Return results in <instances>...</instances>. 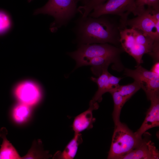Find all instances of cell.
I'll return each instance as SVG.
<instances>
[{"label":"cell","mask_w":159,"mask_h":159,"mask_svg":"<svg viewBox=\"0 0 159 159\" xmlns=\"http://www.w3.org/2000/svg\"><path fill=\"white\" fill-rule=\"evenodd\" d=\"M82 18L77 31L81 44L109 43L115 45L120 43V27L107 18L102 16Z\"/></svg>","instance_id":"1"},{"label":"cell","mask_w":159,"mask_h":159,"mask_svg":"<svg viewBox=\"0 0 159 159\" xmlns=\"http://www.w3.org/2000/svg\"><path fill=\"white\" fill-rule=\"evenodd\" d=\"M142 139L138 138L125 124L121 122L115 126L107 158L121 159L135 148Z\"/></svg>","instance_id":"2"},{"label":"cell","mask_w":159,"mask_h":159,"mask_svg":"<svg viewBox=\"0 0 159 159\" xmlns=\"http://www.w3.org/2000/svg\"><path fill=\"white\" fill-rule=\"evenodd\" d=\"M77 3L75 0H49L44 6L36 9L34 14H47L53 16L54 20L50 29L54 32L74 15L77 11Z\"/></svg>","instance_id":"3"},{"label":"cell","mask_w":159,"mask_h":159,"mask_svg":"<svg viewBox=\"0 0 159 159\" xmlns=\"http://www.w3.org/2000/svg\"><path fill=\"white\" fill-rule=\"evenodd\" d=\"M135 0H107L106 2L95 7L89 14L93 18H98L107 14L117 15L120 18L121 29L126 27V23L130 13L137 16Z\"/></svg>","instance_id":"4"},{"label":"cell","mask_w":159,"mask_h":159,"mask_svg":"<svg viewBox=\"0 0 159 159\" xmlns=\"http://www.w3.org/2000/svg\"><path fill=\"white\" fill-rule=\"evenodd\" d=\"M121 50L109 43L82 44L76 51L69 55L77 64L85 60L98 57H111L118 58Z\"/></svg>","instance_id":"5"},{"label":"cell","mask_w":159,"mask_h":159,"mask_svg":"<svg viewBox=\"0 0 159 159\" xmlns=\"http://www.w3.org/2000/svg\"><path fill=\"white\" fill-rule=\"evenodd\" d=\"M137 17L127 20L126 26L137 29L142 32L155 41L159 40V22L154 19L150 9L148 7Z\"/></svg>","instance_id":"6"},{"label":"cell","mask_w":159,"mask_h":159,"mask_svg":"<svg viewBox=\"0 0 159 159\" xmlns=\"http://www.w3.org/2000/svg\"><path fill=\"white\" fill-rule=\"evenodd\" d=\"M120 42L122 49L135 59L137 65L143 62L142 58L144 54H149L151 52L149 48L136 42L132 28L120 29Z\"/></svg>","instance_id":"7"},{"label":"cell","mask_w":159,"mask_h":159,"mask_svg":"<svg viewBox=\"0 0 159 159\" xmlns=\"http://www.w3.org/2000/svg\"><path fill=\"white\" fill-rule=\"evenodd\" d=\"M14 93L21 103L29 106L37 104L41 96L38 86L29 81L24 82L18 85L15 88Z\"/></svg>","instance_id":"8"},{"label":"cell","mask_w":159,"mask_h":159,"mask_svg":"<svg viewBox=\"0 0 159 159\" xmlns=\"http://www.w3.org/2000/svg\"><path fill=\"white\" fill-rule=\"evenodd\" d=\"M151 105L148 110L144 120L138 130L134 132L136 136L140 138L147 130L159 126V95L150 100Z\"/></svg>","instance_id":"9"},{"label":"cell","mask_w":159,"mask_h":159,"mask_svg":"<svg viewBox=\"0 0 159 159\" xmlns=\"http://www.w3.org/2000/svg\"><path fill=\"white\" fill-rule=\"evenodd\" d=\"M159 152L151 140L142 139L138 145L121 159H158Z\"/></svg>","instance_id":"10"},{"label":"cell","mask_w":159,"mask_h":159,"mask_svg":"<svg viewBox=\"0 0 159 159\" xmlns=\"http://www.w3.org/2000/svg\"><path fill=\"white\" fill-rule=\"evenodd\" d=\"M99 107L97 102L92 99L90 102L88 109L75 117L72 125L74 134L80 133L93 127V123L95 121V119L93 117L92 112Z\"/></svg>","instance_id":"11"},{"label":"cell","mask_w":159,"mask_h":159,"mask_svg":"<svg viewBox=\"0 0 159 159\" xmlns=\"http://www.w3.org/2000/svg\"><path fill=\"white\" fill-rule=\"evenodd\" d=\"M135 69L126 68L125 74L131 77L140 85L141 88L145 89L152 82L153 80L159 78V75L155 74L151 71L144 68L140 64L137 65Z\"/></svg>","instance_id":"12"},{"label":"cell","mask_w":159,"mask_h":159,"mask_svg":"<svg viewBox=\"0 0 159 159\" xmlns=\"http://www.w3.org/2000/svg\"><path fill=\"white\" fill-rule=\"evenodd\" d=\"M118 58L111 57H98L84 60L77 64L76 68L82 66H92L91 70L96 76H99L102 73L103 69L109 66L112 63H115Z\"/></svg>","instance_id":"13"},{"label":"cell","mask_w":159,"mask_h":159,"mask_svg":"<svg viewBox=\"0 0 159 159\" xmlns=\"http://www.w3.org/2000/svg\"><path fill=\"white\" fill-rule=\"evenodd\" d=\"M108 66H105L103 69L102 73L98 77H91V80L96 82L98 86V90L92 99L99 102L102 101V95L106 92H109L112 89L108 81L110 74L107 70Z\"/></svg>","instance_id":"14"},{"label":"cell","mask_w":159,"mask_h":159,"mask_svg":"<svg viewBox=\"0 0 159 159\" xmlns=\"http://www.w3.org/2000/svg\"><path fill=\"white\" fill-rule=\"evenodd\" d=\"M82 142L80 133L74 134L73 138L66 145L62 152H57L54 157L61 159H73L75 156L79 145Z\"/></svg>","instance_id":"15"},{"label":"cell","mask_w":159,"mask_h":159,"mask_svg":"<svg viewBox=\"0 0 159 159\" xmlns=\"http://www.w3.org/2000/svg\"><path fill=\"white\" fill-rule=\"evenodd\" d=\"M7 131L5 127L0 130V137L3 139L0 149V159H18L21 158L15 148L7 139L6 135Z\"/></svg>","instance_id":"16"},{"label":"cell","mask_w":159,"mask_h":159,"mask_svg":"<svg viewBox=\"0 0 159 159\" xmlns=\"http://www.w3.org/2000/svg\"><path fill=\"white\" fill-rule=\"evenodd\" d=\"M112 95L114 102V109L112 112V118L115 126L121 122L120 116L121 109L127 102L115 88L109 92Z\"/></svg>","instance_id":"17"},{"label":"cell","mask_w":159,"mask_h":159,"mask_svg":"<svg viewBox=\"0 0 159 159\" xmlns=\"http://www.w3.org/2000/svg\"><path fill=\"white\" fill-rule=\"evenodd\" d=\"M126 101L141 88L140 84L134 81L132 83L115 87Z\"/></svg>","instance_id":"18"},{"label":"cell","mask_w":159,"mask_h":159,"mask_svg":"<svg viewBox=\"0 0 159 159\" xmlns=\"http://www.w3.org/2000/svg\"><path fill=\"white\" fill-rule=\"evenodd\" d=\"M30 112L29 106L20 103L13 109L12 115L14 119L16 122L21 123L26 120Z\"/></svg>","instance_id":"19"},{"label":"cell","mask_w":159,"mask_h":159,"mask_svg":"<svg viewBox=\"0 0 159 159\" xmlns=\"http://www.w3.org/2000/svg\"><path fill=\"white\" fill-rule=\"evenodd\" d=\"M132 29L135 39L136 42L147 47L152 51L155 40L149 36L143 34L140 31Z\"/></svg>","instance_id":"20"},{"label":"cell","mask_w":159,"mask_h":159,"mask_svg":"<svg viewBox=\"0 0 159 159\" xmlns=\"http://www.w3.org/2000/svg\"><path fill=\"white\" fill-rule=\"evenodd\" d=\"M107 0H89L87 3L82 6H79L77 11L82 15V18L87 17L96 6L104 3Z\"/></svg>","instance_id":"21"},{"label":"cell","mask_w":159,"mask_h":159,"mask_svg":"<svg viewBox=\"0 0 159 159\" xmlns=\"http://www.w3.org/2000/svg\"><path fill=\"white\" fill-rule=\"evenodd\" d=\"M12 22L11 18L5 11L0 10V35L7 32L11 28Z\"/></svg>","instance_id":"22"},{"label":"cell","mask_w":159,"mask_h":159,"mask_svg":"<svg viewBox=\"0 0 159 159\" xmlns=\"http://www.w3.org/2000/svg\"><path fill=\"white\" fill-rule=\"evenodd\" d=\"M122 78V77H115L110 73L108 77V81L112 89L116 87L119 85V83Z\"/></svg>","instance_id":"23"},{"label":"cell","mask_w":159,"mask_h":159,"mask_svg":"<svg viewBox=\"0 0 159 159\" xmlns=\"http://www.w3.org/2000/svg\"><path fill=\"white\" fill-rule=\"evenodd\" d=\"M144 5L154 10L159 11V0H145Z\"/></svg>","instance_id":"24"},{"label":"cell","mask_w":159,"mask_h":159,"mask_svg":"<svg viewBox=\"0 0 159 159\" xmlns=\"http://www.w3.org/2000/svg\"><path fill=\"white\" fill-rule=\"evenodd\" d=\"M145 0H135V5L137 7V10L140 14L145 9L144 2Z\"/></svg>","instance_id":"25"},{"label":"cell","mask_w":159,"mask_h":159,"mask_svg":"<svg viewBox=\"0 0 159 159\" xmlns=\"http://www.w3.org/2000/svg\"><path fill=\"white\" fill-rule=\"evenodd\" d=\"M153 73L159 75V62H155L150 70Z\"/></svg>","instance_id":"26"},{"label":"cell","mask_w":159,"mask_h":159,"mask_svg":"<svg viewBox=\"0 0 159 159\" xmlns=\"http://www.w3.org/2000/svg\"><path fill=\"white\" fill-rule=\"evenodd\" d=\"M76 1L77 3L78 2H80L82 3L83 5L86 4L89 0H75Z\"/></svg>","instance_id":"27"},{"label":"cell","mask_w":159,"mask_h":159,"mask_svg":"<svg viewBox=\"0 0 159 159\" xmlns=\"http://www.w3.org/2000/svg\"><path fill=\"white\" fill-rule=\"evenodd\" d=\"M32 0H28V1H29V2H30L31 1H32Z\"/></svg>","instance_id":"28"}]
</instances>
